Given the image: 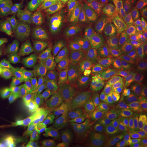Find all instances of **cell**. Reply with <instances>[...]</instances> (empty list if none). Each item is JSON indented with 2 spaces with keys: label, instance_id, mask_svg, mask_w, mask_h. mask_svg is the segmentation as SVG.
I'll list each match as a JSON object with an SVG mask.
<instances>
[{
  "label": "cell",
  "instance_id": "obj_1",
  "mask_svg": "<svg viewBox=\"0 0 147 147\" xmlns=\"http://www.w3.org/2000/svg\"><path fill=\"white\" fill-rule=\"evenodd\" d=\"M28 62L32 75L41 82H47L59 72L61 64V51L58 47L41 42L35 45Z\"/></svg>",
  "mask_w": 147,
  "mask_h": 147
},
{
  "label": "cell",
  "instance_id": "obj_2",
  "mask_svg": "<svg viewBox=\"0 0 147 147\" xmlns=\"http://www.w3.org/2000/svg\"><path fill=\"white\" fill-rule=\"evenodd\" d=\"M126 37V26L123 23L109 28L100 36L98 53L103 67L110 68L118 61L124 50Z\"/></svg>",
  "mask_w": 147,
  "mask_h": 147
},
{
  "label": "cell",
  "instance_id": "obj_3",
  "mask_svg": "<svg viewBox=\"0 0 147 147\" xmlns=\"http://www.w3.org/2000/svg\"><path fill=\"white\" fill-rule=\"evenodd\" d=\"M64 71L69 78L76 80H91L99 78V74L93 64L81 54H74L67 57Z\"/></svg>",
  "mask_w": 147,
  "mask_h": 147
},
{
  "label": "cell",
  "instance_id": "obj_4",
  "mask_svg": "<svg viewBox=\"0 0 147 147\" xmlns=\"http://www.w3.org/2000/svg\"><path fill=\"white\" fill-rule=\"evenodd\" d=\"M64 26L62 22L51 16L47 19H41L34 25L33 32L39 40L45 44L61 47Z\"/></svg>",
  "mask_w": 147,
  "mask_h": 147
},
{
  "label": "cell",
  "instance_id": "obj_5",
  "mask_svg": "<svg viewBox=\"0 0 147 147\" xmlns=\"http://www.w3.org/2000/svg\"><path fill=\"white\" fill-rule=\"evenodd\" d=\"M68 103L66 95L59 79H56L42 89L36 109L39 113L56 110Z\"/></svg>",
  "mask_w": 147,
  "mask_h": 147
},
{
  "label": "cell",
  "instance_id": "obj_6",
  "mask_svg": "<svg viewBox=\"0 0 147 147\" xmlns=\"http://www.w3.org/2000/svg\"><path fill=\"white\" fill-rule=\"evenodd\" d=\"M75 113L72 108L65 107L54 115L45 117L42 124L52 134L65 135L68 133L73 125Z\"/></svg>",
  "mask_w": 147,
  "mask_h": 147
},
{
  "label": "cell",
  "instance_id": "obj_7",
  "mask_svg": "<svg viewBox=\"0 0 147 147\" xmlns=\"http://www.w3.org/2000/svg\"><path fill=\"white\" fill-rule=\"evenodd\" d=\"M25 57L16 38L0 40V62L18 71L25 68Z\"/></svg>",
  "mask_w": 147,
  "mask_h": 147
},
{
  "label": "cell",
  "instance_id": "obj_8",
  "mask_svg": "<svg viewBox=\"0 0 147 147\" xmlns=\"http://www.w3.org/2000/svg\"><path fill=\"white\" fill-rule=\"evenodd\" d=\"M97 90L96 85L82 81H72L66 84V96L68 103L78 106L86 102L94 94Z\"/></svg>",
  "mask_w": 147,
  "mask_h": 147
},
{
  "label": "cell",
  "instance_id": "obj_9",
  "mask_svg": "<svg viewBox=\"0 0 147 147\" xmlns=\"http://www.w3.org/2000/svg\"><path fill=\"white\" fill-rule=\"evenodd\" d=\"M78 123L85 126L95 141L109 140L113 134V126L111 124L107 113L105 111L88 119L78 121Z\"/></svg>",
  "mask_w": 147,
  "mask_h": 147
},
{
  "label": "cell",
  "instance_id": "obj_10",
  "mask_svg": "<svg viewBox=\"0 0 147 147\" xmlns=\"http://www.w3.org/2000/svg\"><path fill=\"white\" fill-rule=\"evenodd\" d=\"M38 84L34 79H29L20 88L16 90L9 104L11 109L24 106H35L37 102Z\"/></svg>",
  "mask_w": 147,
  "mask_h": 147
},
{
  "label": "cell",
  "instance_id": "obj_11",
  "mask_svg": "<svg viewBox=\"0 0 147 147\" xmlns=\"http://www.w3.org/2000/svg\"><path fill=\"white\" fill-rule=\"evenodd\" d=\"M140 106L136 95L130 93L121 100L109 117L111 124L116 127L121 121L135 113Z\"/></svg>",
  "mask_w": 147,
  "mask_h": 147
},
{
  "label": "cell",
  "instance_id": "obj_12",
  "mask_svg": "<svg viewBox=\"0 0 147 147\" xmlns=\"http://www.w3.org/2000/svg\"><path fill=\"white\" fill-rule=\"evenodd\" d=\"M131 90V84L126 80H119L110 85L107 90L104 100L105 110L110 113L117 104Z\"/></svg>",
  "mask_w": 147,
  "mask_h": 147
},
{
  "label": "cell",
  "instance_id": "obj_13",
  "mask_svg": "<svg viewBox=\"0 0 147 147\" xmlns=\"http://www.w3.org/2000/svg\"><path fill=\"white\" fill-rule=\"evenodd\" d=\"M86 35L80 21H76L64 28L62 45L74 51H80L85 47Z\"/></svg>",
  "mask_w": 147,
  "mask_h": 147
},
{
  "label": "cell",
  "instance_id": "obj_14",
  "mask_svg": "<svg viewBox=\"0 0 147 147\" xmlns=\"http://www.w3.org/2000/svg\"><path fill=\"white\" fill-rule=\"evenodd\" d=\"M127 13L128 8L120 1L116 5L102 11L90 19V24L95 29L104 28L110 26Z\"/></svg>",
  "mask_w": 147,
  "mask_h": 147
},
{
  "label": "cell",
  "instance_id": "obj_15",
  "mask_svg": "<svg viewBox=\"0 0 147 147\" xmlns=\"http://www.w3.org/2000/svg\"><path fill=\"white\" fill-rule=\"evenodd\" d=\"M95 141L88 129L79 123L77 127L69 131L66 140L67 147H93Z\"/></svg>",
  "mask_w": 147,
  "mask_h": 147
},
{
  "label": "cell",
  "instance_id": "obj_16",
  "mask_svg": "<svg viewBox=\"0 0 147 147\" xmlns=\"http://www.w3.org/2000/svg\"><path fill=\"white\" fill-rule=\"evenodd\" d=\"M140 123L134 115L121 121L113 132V138L117 143L130 139L136 135Z\"/></svg>",
  "mask_w": 147,
  "mask_h": 147
},
{
  "label": "cell",
  "instance_id": "obj_17",
  "mask_svg": "<svg viewBox=\"0 0 147 147\" xmlns=\"http://www.w3.org/2000/svg\"><path fill=\"white\" fill-rule=\"evenodd\" d=\"M82 6L83 0H63L56 6L55 16L62 22L72 21Z\"/></svg>",
  "mask_w": 147,
  "mask_h": 147
},
{
  "label": "cell",
  "instance_id": "obj_18",
  "mask_svg": "<svg viewBox=\"0 0 147 147\" xmlns=\"http://www.w3.org/2000/svg\"><path fill=\"white\" fill-rule=\"evenodd\" d=\"M104 111L102 96L96 94L76 112L75 116L78 121H84L97 116Z\"/></svg>",
  "mask_w": 147,
  "mask_h": 147
},
{
  "label": "cell",
  "instance_id": "obj_19",
  "mask_svg": "<svg viewBox=\"0 0 147 147\" xmlns=\"http://www.w3.org/2000/svg\"><path fill=\"white\" fill-rule=\"evenodd\" d=\"M15 116L20 126L31 127L41 123L40 113L34 106H24L18 109Z\"/></svg>",
  "mask_w": 147,
  "mask_h": 147
},
{
  "label": "cell",
  "instance_id": "obj_20",
  "mask_svg": "<svg viewBox=\"0 0 147 147\" xmlns=\"http://www.w3.org/2000/svg\"><path fill=\"white\" fill-rule=\"evenodd\" d=\"M26 9L23 2L15 9L0 17V32H11L19 28L21 16Z\"/></svg>",
  "mask_w": 147,
  "mask_h": 147
},
{
  "label": "cell",
  "instance_id": "obj_21",
  "mask_svg": "<svg viewBox=\"0 0 147 147\" xmlns=\"http://www.w3.org/2000/svg\"><path fill=\"white\" fill-rule=\"evenodd\" d=\"M121 1L116 0L110 2H95L86 4L84 7L79 11L78 19L80 20L92 19L102 11L118 3Z\"/></svg>",
  "mask_w": 147,
  "mask_h": 147
},
{
  "label": "cell",
  "instance_id": "obj_22",
  "mask_svg": "<svg viewBox=\"0 0 147 147\" xmlns=\"http://www.w3.org/2000/svg\"><path fill=\"white\" fill-rule=\"evenodd\" d=\"M45 11L44 8L42 6L31 7L26 9L21 16L19 28L27 29L32 28L42 19Z\"/></svg>",
  "mask_w": 147,
  "mask_h": 147
},
{
  "label": "cell",
  "instance_id": "obj_23",
  "mask_svg": "<svg viewBox=\"0 0 147 147\" xmlns=\"http://www.w3.org/2000/svg\"><path fill=\"white\" fill-rule=\"evenodd\" d=\"M0 134L14 135L23 140L28 135L22 131L16 121L10 117L6 118L0 124Z\"/></svg>",
  "mask_w": 147,
  "mask_h": 147
},
{
  "label": "cell",
  "instance_id": "obj_24",
  "mask_svg": "<svg viewBox=\"0 0 147 147\" xmlns=\"http://www.w3.org/2000/svg\"><path fill=\"white\" fill-rule=\"evenodd\" d=\"M31 28H28L21 35L16 37L17 42L21 48L25 59L28 61L31 57L35 47L31 35Z\"/></svg>",
  "mask_w": 147,
  "mask_h": 147
},
{
  "label": "cell",
  "instance_id": "obj_25",
  "mask_svg": "<svg viewBox=\"0 0 147 147\" xmlns=\"http://www.w3.org/2000/svg\"><path fill=\"white\" fill-rule=\"evenodd\" d=\"M130 69L131 73L139 75L147 71V51L139 54L132 60Z\"/></svg>",
  "mask_w": 147,
  "mask_h": 147
},
{
  "label": "cell",
  "instance_id": "obj_26",
  "mask_svg": "<svg viewBox=\"0 0 147 147\" xmlns=\"http://www.w3.org/2000/svg\"><path fill=\"white\" fill-rule=\"evenodd\" d=\"M134 8L136 20V31L138 33L147 20V0H138L135 4Z\"/></svg>",
  "mask_w": 147,
  "mask_h": 147
},
{
  "label": "cell",
  "instance_id": "obj_27",
  "mask_svg": "<svg viewBox=\"0 0 147 147\" xmlns=\"http://www.w3.org/2000/svg\"><path fill=\"white\" fill-rule=\"evenodd\" d=\"M0 147H26L25 143L20 137L2 134Z\"/></svg>",
  "mask_w": 147,
  "mask_h": 147
},
{
  "label": "cell",
  "instance_id": "obj_28",
  "mask_svg": "<svg viewBox=\"0 0 147 147\" xmlns=\"http://www.w3.org/2000/svg\"><path fill=\"white\" fill-rule=\"evenodd\" d=\"M24 141L26 147H45L44 135H28Z\"/></svg>",
  "mask_w": 147,
  "mask_h": 147
},
{
  "label": "cell",
  "instance_id": "obj_29",
  "mask_svg": "<svg viewBox=\"0 0 147 147\" xmlns=\"http://www.w3.org/2000/svg\"><path fill=\"white\" fill-rule=\"evenodd\" d=\"M140 125L147 129V102L143 101L135 113Z\"/></svg>",
  "mask_w": 147,
  "mask_h": 147
},
{
  "label": "cell",
  "instance_id": "obj_30",
  "mask_svg": "<svg viewBox=\"0 0 147 147\" xmlns=\"http://www.w3.org/2000/svg\"><path fill=\"white\" fill-rule=\"evenodd\" d=\"M23 2V0H11L0 4V17L5 16L13 11Z\"/></svg>",
  "mask_w": 147,
  "mask_h": 147
},
{
  "label": "cell",
  "instance_id": "obj_31",
  "mask_svg": "<svg viewBox=\"0 0 147 147\" xmlns=\"http://www.w3.org/2000/svg\"><path fill=\"white\" fill-rule=\"evenodd\" d=\"M135 147H147V129L140 126L136 137Z\"/></svg>",
  "mask_w": 147,
  "mask_h": 147
},
{
  "label": "cell",
  "instance_id": "obj_32",
  "mask_svg": "<svg viewBox=\"0 0 147 147\" xmlns=\"http://www.w3.org/2000/svg\"><path fill=\"white\" fill-rule=\"evenodd\" d=\"M16 84V79L11 76H0V93Z\"/></svg>",
  "mask_w": 147,
  "mask_h": 147
},
{
  "label": "cell",
  "instance_id": "obj_33",
  "mask_svg": "<svg viewBox=\"0 0 147 147\" xmlns=\"http://www.w3.org/2000/svg\"><path fill=\"white\" fill-rule=\"evenodd\" d=\"M43 135L45 140V147H67L66 141H55L46 134Z\"/></svg>",
  "mask_w": 147,
  "mask_h": 147
},
{
  "label": "cell",
  "instance_id": "obj_34",
  "mask_svg": "<svg viewBox=\"0 0 147 147\" xmlns=\"http://www.w3.org/2000/svg\"><path fill=\"white\" fill-rule=\"evenodd\" d=\"M137 93L143 101L147 102V81L143 82L137 85Z\"/></svg>",
  "mask_w": 147,
  "mask_h": 147
},
{
  "label": "cell",
  "instance_id": "obj_35",
  "mask_svg": "<svg viewBox=\"0 0 147 147\" xmlns=\"http://www.w3.org/2000/svg\"><path fill=\"white\" fill-rule=\"evenodd\" d=\"M138 42L142 45H147V20L138 32Z\"/></svg>",
  "mask_w": 147,
  "mask_h": 147
},
{
  "label": "cell",
  "instance_id": "obj_36",
  "mask_svg": "<svg viewBox=\"0 0 147 147\" xmlns=\"http://www.w3.org/2000/svg\"><path fill=\"white\" fill-rule=\"evenodd\" d=\"M93 147H117L116 144L109 140L105 141H95Z\"/></svg>",
  "mask_w": 147,
  "mask_h": 147
},
{
  "label": "cell",
  "instance_id": "obj_37",
  "mask_svg": "<svg viewBox=\"0 0 147 147\" xmlns=\"http://www.w3.org/2000/svg\"><path fill=\"white\" fill-rule=\"evenodd\" d=\"M136 135L130 139L118 143L117 147H135Z\"/></svg>",
  "mask_w": 147,
  "mask_h": 147
},
{
  "label": "cell",
  "instance_id": "obj_38",
  "mask_svg": "<svg viewBox=\"0 0 147 147\" xmlns=\"http://www.w3.org/2000/svg\"><path fill=\"white\" fill-rule=\"evenodd\" d=\"M121 2L127 8H130L134 5L138 0H120Z\"/></svg>",
  "mask_w": 147,
  "mask_h": 147
},
{
  "label": "cell",
  "instance_id": "obj_39",
  "mask_svg": "<svg viewBox=\"0 0 147 147\" xmlns=\"http://www.w3.org/2000/svg\"><path fill=\"white\" fill-rule=\"evenodd\" d=\"M5 93L0 94V111L2 110L5 106Z\"/></svg>",
  "mask_w": 147,
  "mask_h": 147
},
{
  "label": "cell",
  "instance_id": "obj_40",
  "mask_svg": "<svg viewBox=\"0 0 147 147\" xmlns=\"http://www.w3.org/2000/svg\"><path fill=\"white\" fill-rule=\"evenodd\" d=\"M116 1V0H83L84 5L86 4L90 3V2H110V1Z\"/></svg>",
  "mask_w": 147,
  "mask_h": 147
},
{
  "label": "cell",
  "instance_id": "obj_41",
  "mask_svg": "<svg viewBox=\"0 0 147 147\" xmlns=\"http://www.w3.org/2000/svg\"><path fill=\"white\" fill-rule=\"evenodd\" d=\"M11 0H0V4H2V3H5L7 2H8V1H10Z\"/></svg>",
  "mask_w": 147,
  "mask_h": 147
},
{
  "label": "cell",
  "instance_id": "obj_42",
  "mask_svg": "<svg viewBox=\"0 0 147 147\" xmlns=\"http://www.w3.org/2000/svg\"></svg>",
  "mask_w": 147,
  "mask_h": 147
}]
</instances>
